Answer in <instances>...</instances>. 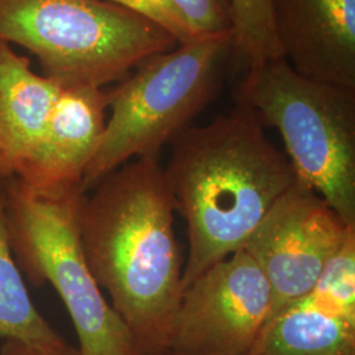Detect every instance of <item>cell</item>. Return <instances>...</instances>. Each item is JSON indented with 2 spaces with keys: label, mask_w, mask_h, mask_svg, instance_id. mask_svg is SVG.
Returning <instances> with one entry per match:
<instances>
[{
  "label": "cell",
  "mask_w": 355,
  "mask_h": 355,
  "mask_svg": "<svg viewBox=\"0 0 355 355\" xmlns=\"http://www.w3.org/2000/svg\"><path fill=\"white\" fill-rule=\"evenodd\" d=\"M91 190L78 208L91 272L125 324L135 355H173L184 267L159 157L132 159Z\"/></svg>",
  "instance_id": "cell-1"
},
{
  "label": "cell",
  "mask_w": 355,
  "mask_h": 355,
  "mask_svg": "<svg viewBox=\"0 0 355 355\" xmlns=\"http://www.w3.org/2000/svg\"><path fill=\"white\" fill-rule=\"evenodd\" d=\"M165 168L175 209L187 223L183 286L245 246L271 207L297 179L287 155L267 139L253 110L183 130Z\"/></svg>",
  "instance_id": "cell-2"
},
{
  "label": "cell",
  "mask_w": 355,
  "mask_h": 355,
  "mask_svg": "<svg viewBox=\"0 0 355 355\" xmlns=\"http://www.w3.org/2000/svg\"><path fill=\"white\" fill-rule=\"evenodd\" d=\"M0 41L31 51L62 89L121 82L178 40L150 17L108 0H0Z\"/></svg>",
  "instance_id": "cell-3"
},
{
  "label": "cell",
  "mask_w": 355,
  "mask_h": 355,
  "mask_svg": "<svg viewBox=\"0 0 355 355\" xmlns=\"http://www.w3.org/2000/svg\"><path fill=\"white\" fill-rule=\"evenodd\" d=\"M230 53V32L196 36L146 60L107 91L111 114L85 171V190L132 159L159 157L212 101Z\"/></svg>",
  "instance_id": "cell-4"
},
{
  "label": "cell",
  "mask_w": 355,
  "mask_h": 355,
  "mask_svg": "<svg viewBox=\"0 0 355 355\" xmlns=\"http://www.w3.org/2000/svg\"><path fill=\"white\" fill-rule=\"evenodd\" d=\"M237 101L279 132L297 178L355 225V89L305 78L278 58L248 69Z\"/></svg>",
  "instance_id": "cell-5"
},
{
  "label": "cell",
  "mask_w": 355,
  "mask_h": 355,
  "mask_svg": "<svg viewBox=\"0 0 355 355\" xmlns=\"http://www.w3.org/2000/svg\"><path fill=\"white\" fill-rule=\"evenodd\" d=\"M86 191L44 196L7 179L13 257L35 287L51 284L79 340V355H135L132 338L94 278L80 242L78 208Z\"/></svg>",
  "instance_id": "cell-6"
},
{
  "label": "cell",
  "mask_w": 355,
  "mask_h": 355,
  "mask_svg": "<svg viewBox=\"0 0 355 355\" xmlns=\"http://www.w3.org/2000/svg\"><path fill=\"white\" fill-rule=\"evenodd\" d=\"M353 236L355 225L297 178L242 248L270 284L271 316L311 291Z\"/></svg>",
  "instance_id": "cell-7"
},
{
  "label": "cell",
  "mask_w": 355,
  "mask_h": 355,
  "mask_svg": "<svg viewBox=\"0 0 355 355\" xmlns=\"http://www.w3.org/2000/svg\"><path fill=\"white\" fill-rule=\"evenodd\" d=\"M271 313L270 284L241 249L184 287L173 355H248Z\"/></svg>",
  "instance_id": "cell-8"
},
{
  "label": "cell",
  "mask_w": 355,
  "mask_h": 355,
  "mask_svg": "<svg viewBox=\"0 0 355 355\" xmlns=\"http://www.w3.org/2000/svg\"><path fill=\"white\" fill-rule=\"evenodd\" d=\"M271 13L297 74L355 89V0H271Z\"/></svg>",
  "instance_id": "cell-9"
},
{
  "label": "cell",
  "mask_w": 355,
  "mask_h": 355,
  "mask_svg": "<svg viewBox=\"0 0 355 355\" xmlns=\"http://www.w3.org/2000/svg\"><path fill=\"white\" fill-rule=\"evenodd\" d=\"M107 110L103 89H61L37 150L16 179L44 196L85 190V171L102 140Z\"/></svg>",
  "instance_id": "cell-10"
},
{
  "label": "cell",
  "mask_w": 355,
  "mask_h": 355,
  "mask_svg": "<svg viewBox=\"0 0 355 355\" xmlns=\"http://www.w3.org/2000/svg\"><path fill=\"white\" fill-rule=\"evenodd\" d=\"M248 355H355V284L321 277L267 320Z\"/></svg>",
  "instance_id": "cell-11"
},
{
  "label": "cell",
  "mask_w": 355,
  "mask_h": 355,
  "mask_svg": "<svg viewBox=\"0 0 355 355\" xmlns=\"http://www.w3.org/2000/svg\"><path fill=\"white\" fill-rule=\"evenodd\" d=\"M62 87L0 41V177H20L37 150Z\"/></svg>",
  "instance_id": "cell-12"
},
{
  "label": "cell",
  "mask_w": 355,
  "mask_h": 355,
  "mask_svg": "<svg viewBox=\"0 0 355 355\" xmlns=\"http://www.w3.org/2000/svg\"><path fill=\"white\" fill-rule=\"evenodd\" d=\"M7 179L0 177V338L26 343H62L33 304L13 257L7 221Z\"/></svg>",
  "instance_id": "cell-13"
},
{
  "label": "cell",
  "mask_w": 355,
  "mask_h": 355,
  "mask_svg": "<svg viewBox=\"0 0 355 355\" xmlns=\"http://www.w3.org/2000/svg\"><path fill=\"white\" fill-rule=\"evenodd\" d=\"M232 53L246 69L283 58L272 24L271 0H229Z\"/></svg>",
  "instance_id": "cell-14"
},
{
  "label": "cell",
  "mask_w": 355,
  "mask_h": 355,
  "mask_svg": "<svg viewBox=\"0 0 355 355\" xmlns=\"http://www.w3.org/2000/svg\"><path fill=\"white\" fill-rule=\"evenodd\" d=\"M195 36L232 33L229 0H168Z\"/></svg>",
  "instance_id": "cell-15"
},
{
  "label": "cell",
  "mask_w": 355,
  "mask_h": 355,
  "mask_svg": "<svg viewBox=\"0 0 355 355\" xmlns=\"http://www.w3.org/2000/svg\"><path fill=\"white\" fill-rule=\"evenodd\" d=\"M108 1L124 6L127 8L135 10L137 12L150 17L158 24L165 26L166 29L177 38L179 44L196 37L168 0H108Z\"/></svg>",
  "instance_id": "cell-16"
},
{
  "label": "cell",
  "mask_w": 355,
  "mask_h": 355,
  "mask_svg": "<svg viewBox=\"0 0 355 355\" xmlns=\"http://www.w3.org/2000/svg\"><path fill=\"white\" fill-rule=\"evenodd\" d=\"M0 355H79V352L64 341L38 345L6 340L0 347Z\"/></svg>",
  "instance_id": "cell-17"
}]
</instances>
